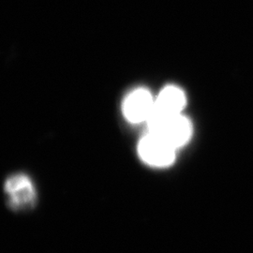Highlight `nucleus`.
<instances>
[{"label": "nucleus", "mask_w": 253, "mask_h": 253, "mask_svg": "<svg viewBox=\"0 0 253 253\" xmlns=\"http://www.w3.org/2000/svg\"><path fill=\"white\" fill-rule=\"evenodd\" d=\"M149 132L161 136L176 149L190 141L193 126L190 119L181 114H168L154 107L147 120Z\"/></svg>", "instance_id": "obj_1"}, {"label": "nucleus", "mask_w": 253, "mask_h": 253, "mask_svg": "<svg viewBox=\"0 0 253 253\" xmlns=\"http://www.w3.org/2000/svg\"><path fill=\"white\" fill-rule=\"evenodd\" d=\"M176 148L161 136L152 132L144 136L138 145V154L147 165L163 168L172 165Z\"/></svg>", "instance_id": "obj_2"}, {"label": "nucleus", "mask_w": 253, "mask_h": 253, "mask_svg": "<svg viewBox=\"0 0 253 253\" xmlns=\"http://www.w3.org/2000/svg\"><path fill=\"white\" fill-rule=\"evenodd\" d=\"M9 205L14 210H27L36 204V189L31 179L23 173L9 176L5 183Z\"/></svg>", "instance_id": "obj_3"}, {"label": "nucleus", "mask_w": 253, "mask_h": 253, "mask_svg": "<svg viewBox=\"0 0 253 253\" xmlns=\"http://www.w3.org/2000/svg\"><path fill=\"white\" fill-rule=\"evenodd\" d=\"M156 100L149 90L139 87L131 91L122 105L123 115L130 123L147 122L155 107Z\"/></svg>", "instance_id": "obj_4"}, {"label": "nucleus", "mask_w": 253, "mask_h": 253, "mask_svg": "<svg viewBox=\"0 0 253 253\" xmlns=\"http://www.w3.org/2000/svg\"><path fill=\"white\" fill-rule=\"evenodd\" d=\"M187 103L184 91L175 85L164 87L159 94L155 105L156 107L168 114H181Z\"/></svg>", "instance_id": "obj_5"}]
</instances>
